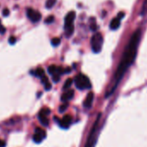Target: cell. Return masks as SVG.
<instances>
[{"instance_id":"obj_1","label":"cell","mask_w":147,"mask_h":147,"mask_svg":"<svg viewBox=\"0 0 147 147\" xmlns=\"http://www.w3.org/2000/svg\"><path fill=\"white\" fill-rule=\"evenodd\" d=\"M140 38H141V30L138 29L133 32L132 36H131V38L125 49V51L123 53V57H122V59L119 62V65L114 74L113 82L112 83V88L107 91L106 97H108L113 94V92L116 90L119 84L120 83L121 80L123 79L125 74L127 72L128 68L133 64V62L136 59L137 53H138V48L139 45Z\"/></svg>"},{"instance_id":"obj_2","label":"cell","mask_w":147,"mask_h":147,"mask_svg":"<svg viewBox=\"0 0 147 147\" xmlns=\"http://www.w3.org/2000/svg\"><path fill=\"white\" fill-rule=\"evenodd\" d=\"M76 18V12L70 11L67 14L65 18V24H64V29L66 31L67 36H71L74 32V20Z\"/></svg>"},{"instance_id":"obj_3","label":"cell","mask_w":147,"mask_h":147,"mask_svg":"<svg viewBox=\"0 0 147 147\" xmlns=\"http://www.w3.org/2000/svg\"><path fill=\"white\" fill-rule=\"evenodd\" d=\"M75 83H76V88L80 90L89 89L92 87L88 77L82 75V74H80V75L76 76V77L75 79Z\"/></svg>"},{"instance_id":"obj_4","label":"cell","mask_w":147,"mask_h":147,"mask_svg":"<svg viewBox=\"0 0 147 147\" xmlns=\"http://www.w3.org/2000/svg\"><path fill=\"white\" fill-rule=\"evenodd\" d=\"M100 117H101V113H99V114H98V117H97V119H96V121H95V123L94 124V126H93V128H92V131H91V132H90V135H89V137H88V142H87L85 147H94V146L95 142H96L98 125H99V122H100Z\"/></svg>"},{"instance_id":"obj_5","label":"cell","mask_w":147,"mask_h":147,"mask_svg":"<svg viewBox=\"0 0 147 147\" xmlns=\"http://www.w3.org/2000/svg\"><path fill=\"white\" fill-rule=\"evenodd\" d=\"M103 45V36L100 33L94 34L91 38V47L94 53H99Z\"/></svg>"},{"instance_id":"obj_6","label":"cell","mask_w":147,"mask_h":147,"mask_svg":"<svg viewBox=\"0 0 147 147\" xmlns=\"http://www.w3.org/2000/svg\"><path fill=\"white\" fill-rule=\"evenodd\" d=\"M27 17L30 19V21H32L33 23H36L38 21L41 20L42 18V15L39 11H35L31 8H29L27 10Z\"/></svg>"},{"instance_id":"obj_7","label":"cell","mask_w":147,"mask_h":147,"mask_svg":"<svg viewBox=\"0 0 147 147\" xmlns=\"http://www.w3.org/2000/svg\"><path fill=\"white\" fill-rule=\"evenodd\" d=\"M45 137H46V131L42 128H36L35 134L33 136V141L38 144L42 142L45 138Z\"/></svg>"},{"instance_id":"obj_8","label":"cell","mask_w":147,"mask_h":147,"mask_svg":"<svg viewBox=\"0 0 147 147\" xmlns=\"http://www.w3.org/2000/svg\"><path fill=\"white\" fill-rule=\"evenodd\" d=\"M120 20H121V18H119V17L113 18V19L111 21V23H110V25H109L110 29H111L112 30H118V29L119 28V26H120V24H121V23H120Z\"/></svg>"},{"instance_id":"obj_9","label":"cell","mask_w":147,"mask_h":147,"mask_svg":"<svg viewBox=\"0 0 147 147\" xmlns=\"http://www.w3.org/2000/svg\"><path fill=\"white\" fill-rule=\"evenodd\" d=\"M93 100H94V93L90 92L88 95H87V98L84 101V107L86 108H90L92 107V104H93Z\"/></svg>"},{"instance_id":"obj_10","label":"cell","mask_w":147,"mask_h":147,"mask_svg":"<svg viewBox=\"0 0 147 147\" xmlns=\"http://www.w3.org/2000/svg\"><path fill=\"white\" fill-rule=\"evenodd\" d=\"M60 125L63 128H67L69 125L71 124V117L69 115H65L63 119L59 122Z\"/></svg>"},{"instance_id":"obj_11","label":"cell","mask_w":147,"mask_h":147,"mask_svg":"<svg viewBox=\"0 0 147 147\" xmlns=\"http://www.w3.org/2000/svg\"><path fill=\"white\" fill-rule=\"evenodd\" d=\"M74 94H75V92H74V90H67V92H65L62 96H61V100L62 101H67L69 100H71L74 96Z\"/></svg>"},{"instance_id":"obj_12","label":"cell","mask_w":147,"mask_h":147,"mask_svg":"<svg viewBox=\"0 0 147 147\" xmlns=\"http://www.w3.org/2000/svg\"><path fill=\"white\" fill-rule=\"evenodd\" d=\"M39 119H40V122L42 123V125L44 126H47L49 125V119L47 118V115L45 114H42V113H39V116H38Z\"/></svg>"},{"instance_id":"obj_13","label":"cell","mask_w":147,"mask_h":147,"mask_svg":"<svg viewBox=\"0 0 147 147\" xmlns=\"http://www.w3.org/2000/svg\"><path fill=\"white\" fill-rule=\"evenodd\" d=\"M146 13H147V0H144L143 5H142V9H141L140 15L141 16H145Z\"/></svg>"},{"instance_id":"obj_14","label":"cell","mask_w":147,"mask_h":147,"mask_svg":"<svg viewBox=\"0 0 147 147\" xmlns=\"http://www.w3.org/2000/svg\"><path fill=\"white\" fill-rule=\"evenodd\" d=\"M34 75H35L36 76H37V77H42V76H44V70H43L42 68H41V67H38V68L35 71Z\"/></svg>"},{"instance_id":"obj_15","label":"cell","mask_w":147,"mask_h":147,"mask_svg":"<svg viewBox=\"0 0 147 147\" xmlns=\"http://www.w3.org/2000/svg\"><path fill=\"white\" fill-rule=\"evenodd\" d=\"M55 3H56V0H47L45 6L47 9H50L55 5Z\"/></svg>"},{"instance_id":"obj_16","label":"cell","mask_w":147,"mask_h":147,"mask_svg":"<svg viewBox=\"0 0 147 147\" xmlns=\"http://www.w3.org/2000/svg\"><path fill=\"white\" fill-rule=\"evenodd\" d=\"M56 69H57V67H55V65H51L48 67V72L50 74V75H55L56 74Z\"/></svg>"},{"instance_id":"obj_17","label":"cell","mask_w":147,"mask_h":147,"mask_svg":"<svg viewBox=\"0 0 147 147\" xmlns=\"http://www.w3.org/2000/svg\"><path fill=\"white\" fill-rule=\"evenodd\" d=\"M72 82H73V80L70 79V78H68V79L65 82V84L63 85V89H67V88H69L71 87V85H72Z\"/></svg>"},{"instance_id":"obj_18","label":"cell","mask_w":147,"mask_h":147,"mask_svg":"<svg viewBox=\"0 0 147 147\" xmlns=\"http://www.w3.org/2000/svg\"><path fill=\"white\" fill-rule=\"evenodd\" d=\"M60 42H61V40L58 37H55L51 40V43L53 46H58L60 44Z\"/></svg>"},{"instance_id":"obj_19","label":"cell","mask_w":147,"mask_h":147,"mask_svg":"<svg viewBox=\"0 0 147 147\" xmlns=\"http://www.w3.org/2000/svg\"><path fill=\"white\" fill-rule=\"evenodd\" d=\"M54 19H55V18H54L53 16H49V18H47L45 19V23H46V24H51V23L54 22Z\"/></svg>"},{"instance_id":"obj_20","label":"cell","mask_w":147,"mask_h":147,"mask_svg":"<svg viewBox=\"0 0 147 147\" xmlns=\"http://www.w3.org/2000/svg\"><path fill=\"white\" fill-rule=\"evenodd\" d=\"M59 80H60V75H59V74H55V75H53V81L55 82H59Z\"/></svg>"},{"instance_id":"obj_21","label":"cell","mask_w":147,"mask_h":147,"mask_svg":"<svg viewBox=\"0 0 147 147\" xmlns=\"http://www.w3.org/2000/svg\"><path fill=\"white\" fill-rule=\"evenodd\" d=\"M90 28L92 29V30H96V29H97V24H96V23H95L94 18V22H92V24H91V25H90Z\"/></svg>"},{"instance_id":"obj_22","label":"cell","mask_w":147,"mask_h":147,"mask_svg":"<svg viewBox=\"0 0 147 147\" xmlns=\"http://www.w3.org/2000/svg\"><path fill=\"white\" fill-rule=\"evenodd\" d=\"M67 107V104H64V105L61 106L60 107V113H63L66 110Z\"/></svg>"},{"instance_id":"obj_23","label":"cell","mask_w":147,"mask_h":147,"mask_svg":"<svg viewBox=\"0 0 147 147\" xmlns=\"http://www.w3.org/2000/svg\"><path fill=\"white\" fill-rule=\"evenodd\" d=\"M44 87H45V89H46V90H49V89H51V84H50L49 81L44 84Z\"/></svg>"},{"instance_id":"obj_24","label":"cell","mask_w":147,"mask_h":147,"mask_svg":"<svg viewBox=\"0 0 147 147\" xmlns=\"http://www.w3.org/2000/svg\"><path fill=\"white\" fill-rule=\"evenodd\" d=\"M9 42H10L11 44H14V43L16 42V38H15V36H11V37L9 38Z\"/></svg>"},{"instance_id":"obj_25","label":"cell","mask_w":147,"mask_h":147,"mask_svg":"<svg viewBox=\"0 0 147 147\" xmlns=\"http://www.w3.org/2000/svg\"><path fill=\"white\" fill-rule=\"evenodd\" d=\"M9 14H10V11H9L8 9H5V10L3 11V15H4L5 17H7Z\"/></svg>"},{"instance_id":"obj_26","label":"cell","mask_w":147,"mask_h":147,"mask_svg":"<svg viewBox=\"0 0 147 147\" xmlns=\"http://www.w3.org/2000/svg\"><path fill=\"white\" fill-rule=\"evenodd\" d=\"M6 144L4 140H0V147H5Z\"/></svg>"},{"instance_id":"obj_27","label":"cell","mask_w":147,"mask_h":147,"mask_svg":"<svg viewBox=\"0 0 147 147\" xmlns=\"http://www.w3.org/2000/svg\"><path fill=\"white\" fill-rule=\"evenodd\" d=\"M5 32V27H4V26H0V33L4 34Z\"/></svg>"}]
</instances>
